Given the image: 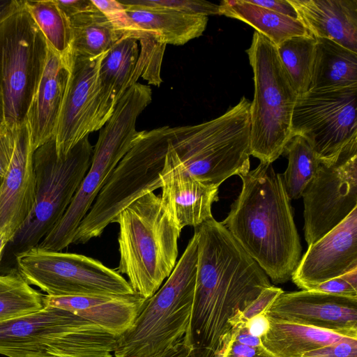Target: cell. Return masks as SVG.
I'll list each match as a JSON object with an SVG mask.
<instances>
[{"instance_id": "obj_1", "label": "cell", "mask_w": 357, "mask_h": 357, "mask_svg": "<svg viewBox=\"0 0 357 357\" xmlns=\"http://www.w3.org/2000/svg\"><path fill=\"white\" fill-rule=\"evenodd\" d=\"M194 233L196 282L183 342L188 357H222L231 337V320L271 284L221 222L212 218Z\"/></svg>"}, {"instance_id": "obj_2", "label": "cell", "mask_w": 357, "mask_h": 357, "mask_svg": "<svg viewBox=\"0 0 357 357\" xmlns=\"http://www.w3.org/2000/svg\"><path fill=\"white\" fill-rule=\"evenodd\" d=\"M240 177L241 191L221 223L273 282L284 283L302 247L282 174L260 162Z\"/></svg>"}, {"instance_id": "obj_3", "label": "cell", "mask_w": 357, "mask_h": 357, "mask_svg": "<svg viewBox=\"0 0 357 357\" xmlns=\"http://www.w3.org/2000/svg\"><path fill=\"white\" fill-rule=\"evenodd\" d=\"M113 222L119 226L117 271L127 275L135 293L149 299L177 263L181 230L166 213L160 197L153 192L132 202Z\"/></svg>"}, {"instance_id": "obj_4", "label": "cell", "mask_w": 357, "mask_h": 357, "mask_svg": "<svg viewBox=\"0 0 357 357\" xmlns=\"http://www.w3.org/2000/svg\"><path fill=\"white\" fill-rule=\"evenodd\" d=\"M151 100L152 91L148 85L137 82L125 91L100 130L90 167L66 211L36 247L61 251L73 243L79 225L97 195L140 135L136 121Z\"/></svg>"}, {"instance_id": "obj_5", "label": "cell", "mask_w": 357, "mask_h": 357, "mask_svg": "<svg viewBox=\"0 0 357 357\" xmlns=\"http://www.w3.org/2000/svg\"><path fill=\"white\" fill-rule=\"evenodd\" d=\"M250 102L243 96L223 114L192 126L169 129V144L185 169L217 187L250 171Z\"/></svg>"}, {"instance_id": "obj_6", "label": "cell", "mask_w": 357, "mask_h": 357, "mask_svg": "<svg viewBox=\"0 0 357 357\" xmlns=\"http://www.w3.org/2000/svg\"><path fill=\"white\" fill-rule=\"evenodd\" d=\"M197 257L194 233L165 282L147 299L133 325L118 337L114 357H149L183 339L191 314Z\"/></svg>"}, {"instance_id": "obj_7", "label": "cell", "mask_w": 357, "mask_h": 357, "mask_svg": "<svg viewBox=\"0 0 357 357\" xmlns=\"http://www.w3.org/2000/svg\"><path fill=\"white\" fill-rule=\"evenodd\" d=\"M246 52L255 88L250 106V155L272 164L292 138L291 119L298 96L275 45L255 31Z\"/></svg>"}, {"instance_id": "obj_8", "label": "cell", "mask_w": 357, "mask_h": 357, "mask_svg": "<svg viewBox=\"0 0 357 357\" xmlns=\"http://www.w3.org/2000/svg\"><path fill=\"white\" fill-rule=\"evenodd\" d=\"M169 129L163 126L141 131L81 221L73 243L84 244L99 237L126 207L144 194L161 188Z\"/></svg>"}, {"instance_id": "obj_9", "label": "cell", "mask_w": 357, "mask_h": 357, "mask_svg": "<svg viewBox=\"0 0 357 357\" xmlns=\"http://www.w3.org/2000/svg\"><path fill=\"white\" fill-rule=\"evenodd\" d=\"M93 151L89 136L65 155H58L54 137L34 151L36 199L11 241L18 252L37 246L61 219L90 167Z\"/></svg>"}, {"instance_id": "obj_10", "label": "cell", "mask_w": 357, "mask_h": 357, "mask_svg": "<svg viewBox=\"0 0 357 357\" xmlns=\"http://www.w3.org/2000/svg\"><path fill=\"white\" fill-rule=\"evenodd\" d=\"M47 43L22 6L0 24V88L3 122L17 131L27 112L45 68Z\"/></svg>"}, {"instance_id": "obj_11", "label": "cell", "mask_w": 357, "mask_h": 357, "mask_svg": "<svg viewBox=\"0 0 357 357\" xmlns=\"http://www.w3.org/2000/svg\"><path fill=\"white\" fill-rule=\"evenodd\" d=\"M17 271L50 296L135 294L116 271L91 257L33 247L18 252Z\"/></svg>"}, {"instance_id": "obj_12", "label": "cell", "mask_w": 357, "mask_h": 357, "mask_svg": "<svg viewBox=\"0 0 357 357\" xmlns=\"http://www.w3.org/2000/svg\"><path fill=\"white\" fill-rule=\"evenodd\" d=\"M357 87L309 91L297 98L291 135L310 144L321 163L333 165L357 149Z\"/></svg>"}, {"instance_id": "obj_13", "label": "cell", "mask_w": 357, "mask_h": 357, "mask_svg": "<svg viewBox=\"0 0 357 357\" xmlns=\"http://www.w3.org/2000/svg\"><path fill=\"white\" fill-rule=\"evenodd\" d=\"M106 52L93 58L72 54L69 79L54 137L59 156L66 155L89 133L100 130L113 114L115 108L103 98L99 81V68Z\"/></svg>"}, {"instance_id": "obj_14", "label": "cell", "mask_w": 357, "mask_h": 357, "mask_svg": "<svg viewBox=\"0 0 357 357\" xmlns=\"http://www.w3.org/2000/svg\"><path fill=\"white\" fill-rule=\"evenodd\" d=\"M302 197L304 235L310 245L357 208V149L343 154L333 165L320 163Z\"/></svg>"}, {"instance_id": "obj_15", "label": "cell", "mask_w": 357, "mask_h": 357, "mask_svg": "<svg viewBox=\"0 0 357 357\" xmlns=\"http://www.w3.org/2000/svg\"><path fill=\"white\" fill-rule=\"evenodd\" d=\"M266 314L357 339V298L314 290L282 292Z\"/></svg>"}, {"instance_id": "obj_16", "label": "cell", "mask_w": 357, "mask_h": 357, "mask_svg": "<svg viewBox=\"0 0 357 357\" xmlns=\"http://www.w3.org/2000/svg\"><path fill=\"white\" fill-rule=\"evenodd\" d=\"M357 268V208L342 222L308 245L291 279L303 290Z\"/></svg>"}, {"instance_id": "obj_17", "label": "cell", "mask_w": 357, "mask_h": 357, "mask_svg": "<svg viewBox=\"0 0 357 357\" xmlns=\"http://www.w3.org/2000/svg\"><path fill=\"white\" fill-rule=\"evenodd\" d=\"M89 321L58 307L0 321V354L7 357H36L66 333Z\"/></svg>"}, {"instance_id": "obj_18", "label": "cell", "mask_w": 357, "mask_h": 357, "mask_svg": "<svg viewBox=\"0 0 357 357\" xmlns=\"http://www.w3.org/2000/svg\"><path fill=\"white\" fill-rule=\"evenodd\" d=\"M160 180L162 204L181 230L186 226L196 227L213 218L211 207L218 200V187L190 175L169 144Z\"/></svg>"}, {"instance_id": "obj_19", "label": "cell", "mask_w": 357, "mask_h": 357, "mask_svg": "<svg viewBox=\"0 0 357 357\" xmlns=\"http://www.w3.org/2000/svg\"><path fill=\"white\" fill-rule=\"evenodd\" d=\"M33 151L25 123L17 130L14 153L0 183V230L13 241L34 206Z\"/></svg>"}, {"instance_id": "obj_20", "label": "cell", "mask_w": 357, "mask_h": 357, "mask_svg": "<svg viewBox=\"0 0 357 357\" xmlns=\"http://www.w3.org/2000/svg\"><path fill=\"white\" fill-rule=\"evenodd\" d=\"M71 61L61 56L47 44L45 68L25 120L30 146L33 151L54 137Z\"/></svg>"}, {"instance_id": "obj_21", "label": "cell", "mask_w": 357, "mask_h": 357, "mask_svg": "<svg viewBox=\"0 0 357 357\" xmlns=\"http://www.w3.org/2000/svg\"><path fill=\"white\" fill-rule=\"evenodd\" d=\"M45 306L70 311L118 337L135 323L147 299L135 293L128 295H45Z\"/></svg>"}, {"instance_id": "obj_22", "label": "cell", "mask_w": 357, "mask_h": 357, "mask_svg": "<svg viewBox=\"0 0 357 357\" xmlns=\"http://www.w3.org/2000/svg\"><path fill=\"white\" fill-rule=\"evenodd\" d=\"M315 38H326L357 53V0H289Z\"/></svg>"}, {"instance_id": "obj_23", "label": "cell", "mask_w": 357, "mask_h": 357, "mask_svg": "<svg viewBox=\"0 0 357 357\" xmlns=\"http://www.w3.org/2000/svg\"><path fill=\"white\" fill-rule=\"evenodd\" d=\"M119 1L134 23L162 45H183L201 36L206 28L208 17L205 15L134 4L128 0Z\"/></svg>"}, {"instance_id": "obj_24", "label": "cell", "mask_w": 357, "mask_h": 357, "mask_svg": "<svg viewBox=\"0 0 357 357\" xmlns=\"http://www.w3.org/2000/svg\"><path fill=\"white\" fill-rule=\"evenodd\" d=\"M269 321V328L260 339L262 347L273 357H302L309 351L349 337L271 317Z\"/></svg>"}, {"instance_id": "obj_25", "label": "cell", "mask_w": 357, "mask_h": 357, "mask_svg": "<svg viewBox=\"0 0 357 357\" xmlns=\"http://www.w3.org/2000/svg\"><path fill=\"white\" fill-rule=\"evenodd\" d=\"M357 87V53L333 40L316 38L309 91Z\"/></svg>"}, {"instance_id": "obj_26", "label": "cell", "mask_w": 357, "mask_h": 357, "mask_svg": "<svg viewBox=\"0 0 357 357\" xmlns=\"http://www.w3.org/2000/svg\"><path fill=\"white\" fill-rule=\"evenodd\" d=\"M138 47L136 39L123 36L107 50L101 61L99 81L102 95L114 108L125 91L137 83Z\"/></svg>"}, {"instance_id": "obj_27", "label": "cell", "mask_w": 357, "mask_h": 357, "mask_svg": "<svg viewBox=\"0 0 357 357\" xmlns=\"http://www.w3.org/2000/svg\"><path fill=\"white\" fill-rule=\"evenodd\" d=\"M219 13L250 25L276 46L294 36L310 35L298 19L254 5L248 0H223L219 5Z\"/></svg>"}, {"instance_id": "obj_28", "label": "cell", "mask_w": 357, "mask_h": 357, "mask_svg": "<svg viewBox=\"0 0 357 357\" xmlns=\"http://www.w3.org/2000/svg\"><path fill=\"white\" fill-rule=\"evenodd\" d=\"M71 54L96 57L106 52L122 36L95 6L69 18Z\"/></svg>"}, {"instance_id": "obj_29", "label": "cell", "mask_w": 357, "mask_h": 357, "mask_svg": "<svg viewBox=\"0 0 357 357\" xmlns=\"http://www.w3.org/2000/svg\"><path fill=\"white\" fill-rule=\"evenodd\" d=\"M24 6L47 44L61 56L72 59V31L68 17L54 0L24 1Z\"/></svg>"}, {"instance_id": "obj_30", "label": "cell", "mask_w": 357, "mask_h": 357, "mask_svg": "<svg viewBox=\"0 0 357 357\" xmlns=\"http://www.w3.org/2000/svg\"><path fill=\"white\" fill-rule=\"evenodd\" d=\"M44 298L18 271L0 275V321L43 310Z\"/></svg>"}, {"instance_id": "obj_31", "label": "cell", "mask_w": 357, "mask_h": 357, "mask_svg": "<svg viewBox=\"0 0 357 357\" xmlns=\"http://www.w3.org/2000/svg\"><path fill=\"white\" fill-rule=\"evenodd\" d=\"M276 47L280 61L298 96L309 91L316 38L311 35L294 36Z\"/></svg>"}, {"instance_id": "obj_32", "label": "cell", "mask_w": 357, "mask_h": 357, "mask_svg": "<svg viewBox=\"0 0 357 357\" xmlns=\"http://www.w3.org/2000/svg\"><path fill=\"white\" fill-rule=\"evenodd\" d=\"M284 153L288 159L287 168L282 174L284 186L289 199H298L316 176L321 162L301 136H294Z\"/></svg>"}, {"instance_id": "obj_33", "label": "cell", "mask_w": 357, "mask_h": 357, "mask_svg": "<svg viewBox=\"0 0 357 357\" xmlns=\"http://www.w3.org/2000/svg\"><path fill=\"white\" fill-rule=\"evenodd\" d=\"M91 1L106 16L122 37L133 38L137 41L152 38L134 23L126 13L124 6L119 1L91 0Z\"/></svg>"}, {"instance_id": "obj_34", "label": "cell", "mask_w": 357, "mask_h": 357, "mask_svg": "<svg viewBox=\"0 0 357 357\" xmlns=\"http://www.w3.org/2000/svg\"><path fill=\"white\" fill-rule=\"evenodd\" d=\"M130 3L160 7L202 15H220L219 5L201 0H128Z\"/></svg>"}, {"instance_id": "obj_35", "label": "cell", "mask_w": 357, "mask_h": 357, "mask_svg": "<svg viewBox=\"0 0 357 357\" xmlns=\"http://www.w3.org/2000/svg\"><path fill=\"white\" fill-rule=\"evenodd\" d=\"M282 292V289L273 285L264 289L256 299L231 320L232 329L236 326H244V324L251 318L266 313L271 305Z\"/></svg>"}, {"instance_id": "obj_36", "label": "cell", "mask_w": 357, "mask_h": 357, "mask_svg": "<svg viewBox=\"0 0 357 357\" xmlns=\"http://www.w3.org/2000/svg\"><path fill=\"white\" fill-rule=\"evenodd\" d=\"M302 357H357V339L347 337L309 351Z\"/></svg>"}, {"instance_id": "obj_37", "label": "cell", "mask_w": 357, "mask_h": 357, "mask_svg": "<svg viewBox=\"0 0 357 357\" xmlns=\"http://www.w3.org/2000/svg\"><path fill=\"white\" fill-rule=\"evenodd\" d=\"M17 131L4 122L0 123V178L6 174L10 165L15 146Z\"/></svg>"}, {"instance_id": "obj_38", "label": "cell", "mask_w": 357, "mask_h": 357, "mask_svg": "<svg viewBox=\"0 0 357 357\" xmlns=\"http://www.w3.org/2000/svg\"><path fill=\"white\" fill-rule=\"evenodd\" d=\"M310 290L357 298V289L349 284L342 275L326 280Z\"/></svg>"}, {"instance_id": "obj_39", "label": "cell", "mask_w": 357, "mask_h": 357, "mask_svg": "<svg viewBox=\"0 0 357 357\" xmlns=\"http://www.w3.org/2000/svg\"><path fill=\"white\" fill-rule=\"evenodd\" d=\"M222 357H273L262 347L242 344L231 337Z\"/></svg>"}, {"instance_id": "obj_40", "label": "cell", "mask_w": 357, "mask_h": 357, "mask_svg": "<svg viewBox=\"0 0 357 357\" xmlns=\"http://www.w3.org/2000/svg\"><path fill=\"white\" fill-rule=\"evenodd\" d=\"M250 3L270 10L298 19L297 13L289 0H248Z\"/></svg>"}, {"instance_id": "obj_41", "label": "cell", "mask_w": 357, "mask_h": 357, "mask_svg": "<svg viewBox=\"0 0 357 357\" xmlns=\"http://www.w3.org/2000/svg\"><path fill=\"white\" fill-rule=\"evenodd\" d=\"M60 9L68 17V19L81 12L91 8L94 6L91 0H54Z\"/></svg>"}, {"instance_id": "obj_42", "label": "cell", "mask_w": 357, "mask_h": 357, "mask_svg": "<svg viewBox=\"0 0 357 357\" xmlns=\"http://www.w3.org/2000/svg\"><path fill=\"white\" fill-rule=\"evenodd\" d=\"M269 324L268 315L266 313H262L249 319L244 326L251 335L261 338L267 332Z\"/></svg>"}, {"instance_id": "obj_43", "label": "cell", "mask_w": 357, "mask_h": 357, "mask_svg": "<svg viewBox=\"0 0 357 357\" xmlns=\"http://www.w3.org/2000/svg\"><path fill=\"white\" fill-rule=\"evenodd\" d=\"M231 338L236 342L250 347H261V339L251 335L245 326H237L232 329Z\"/></svg>"}, {"instance_id": "obj_44", "label": "cell", "mask_w": 357, "mask_h": 357, "mask_svg": "<svg viewBox=\"0 0 357 357\" xmlns=\"http://www.w3.org/2000/svg\"><path fill=\"white\" fill-rule=\"evenodd\" d=\"M149 357H188L183 339L174 345Z\"/></svg>"}, {"instance_id": "obj_45", "label": "cell", "mask_w": 357, "mask_h": 357, "mask_svg": "<svg viewBox=\"0 0 357 357\" xmlns=\"http://www.w3.org/2000/svg\"><path fill=\"white\" fill-rule=\"evenodd\" d=\"M22 5L23 0H0V24Z\"/></svg>"}, {"instance_id": "obj_46", "label": "cell", "mask_w": 357, "mask_h": 357, "mask_svg": "<svg viewBox=\"0 0 357 357\" xmlns=\"http://www.w3.org/2000/svg\"><path fill=\"white\" fill-rule=\"evenodd\" d=\"M343 278L353 287L357 289V268L342 275Z\"/></svg>"}, {"instance_id": "obj_47", "label": "cell", "mask_w": 357, "mask_h": 357, "mask_svg": "<svg viewBox=\"0 0 357 357\" xmlns=\"http://www.w3.org/2000/svg\"><path fill=\"white\" fill-rule=\"evenodd\" d=\"M10 242V239L8 234L0 230V261L1 260L3 250L8 243Z\"/></svg>"}, {"instance_id": "obj_48", "label": "cell", "mask_w": 357, "mask_h": 357, "mask_svg": "<svg viewBox=\"0 0 357 357\" xmlns=\"http://www.w3.org/2000/svg\"><path fill=\"white\" fill-rule=\"evenodd\" d=\"M4 114H3V97L2 93L0 88V123L3 122Z\"/></svg>"}, {"instance_id": "obj_49", "label": "cell", "mask_w": 357, "mask_h": 357, "mask_svg": "<svg viewBox=\"0 0 357 357\" xmlns=\"http://www.w3.org/2000/svg\"><path fill=\"white\" fill-rule=\"evenodd\" d=\"M36 357H61V356H56L54 354H49V353H45L41 356H36Z\"/></svg>"}, {"instance_id": "obj_50", "label": "cell", "mask_w": 357, "mask_h": 357, "mask_svg": "<svg viewBox=\"0 0 357 357\" xmlns=\"http://www.w3.org/2000/svg\"><path fill=\"white\" fill-rule=\"evenodd\" d=\"M1 178H0V183H1Z\"/></svg>"}]
</instances>
